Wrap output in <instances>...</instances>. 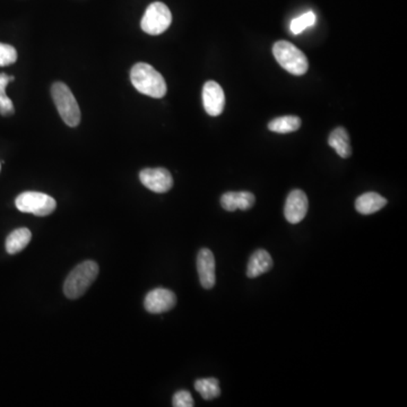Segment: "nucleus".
I'll use <instances>...</instances> for the list:
<instances>
[{
	"label": "nucleus",
	"instance_id": "3",
	"mask_svg": "<svg viewBox=\"0 0 407 407\" xmlns=\"http://www.w3.org/2000/svg\"><path fill=\"white\" fill-rule=\"evenodd\" d=\"M273 54L278 63L292 75H304L308 72L309 63L306 54L291 42H276L273 47Z\"/></svg>",
	"mask_w": 407,
	"mask_h": 407
},
{
	"label": "nucleus",
	"instance_id": "7",
	"mask_svg": "<svg viewBox=\"0 0 407 407\" xmlns=\"http://www.w3.org/2000/svg\"><path fill=\"white\" fill-rule=\"evenodd\" d=\"M139 179L147 189L154 193H167L174 186V178L165 167L144 169L139 174Z\"/></svg>",
	"mask_w": 407,
	"mask_h": 407
},
{
	"label": "nucleus",
	"instance_id": "4",
	"mask_svg": "<svg viewBox=\"0 0 407 407\" xmlns=\"http://www.w3.org/2000/svg\"><path fill=\"white\" fill-rule=\"evenodd\" d=\"M51 95L63 123L70 127L79 126L81 123V110L70 87L63 83H54L51 87Z\"/></svg>",
	"mask_w": 407,
	"mask_h": 407
},
{
	"label": "nucleus",
	"instance_id": "9",
	"mask_svg": "<svg viewBox=\"0 0 407 407\" xmlns=\"http://www.w3.org/2000/svg\"><path fill=\"white\" fill-rule=\"evenodd\" d=\"M202 105L211 117H218L225 110V92L220 84L214 81L206 82L202 87Z\"/></svg>",
	"mask_w": 407,
	"mask_h": 407
},
{
	"label": "nucleus",
	"instance_id": "10",
	"mask_svg": "<svg viewBox=\"0 0 407 407\" xmlns=\"http://www.w3.org/2000/svg\"><path fill=\"white\" fill-rule=\"evenodd\" d=\"M308 207L309 202L306 194L300 189L292 190L285 202V218L291 225H298L306 218Z\"/></svg>",
	"mask_w": 407,
	"mask_h": 407
},
{
	"label": "nucleus",
	"instance_id": "11",
	"mask_svg": "<svg viewBox=\"0 0 407 407\" xmlns=\"http://www.w3.org/2000/svg\"><path fill=\"white\" fill-rule=\"evenodd\" d=\"M197 271L199 282L204 289H213L216 282L215 278V258L211 250L202 248L197 256Z\"/></svg>",
	"mask_w": 407,
	"mask_h": 407
},
{
	"label": "nucleus",
	"instance_id": "22",
	"mask_svg": "<svg viewBox=\"0 0 407 407\" xmlns=\"http://www.w3.org/2000/svg\"><path fill=\"white\" fill-rule=\"evenodd\" d=\"M0 114L5 116V117L14 114L13 102L8 96L0 98Z\"/></svg>",
	"mask_w": 407,
	"mask_h": 407
},
{
	"label": "nucleus",
	"instance_id": "13",
	"mask_svg": "<svg viewBox=\"0 0 407 407\" xmlns=\"http://www.w3.org/2000/svg\"><path fill=\"white\" fill-rule=\"evenodd\" d=\"M273 267V259L269 251L264 249H258L250 257L247 269V276L250 278H256L260 275L265 274L271 271Z\"/></svg>",
	"mask_w": 407,
	"mask_h": 407
},
{
	"label": "nucleus",
	"instance_id": "18",
	"mask_svg": "<svg viewBox=\"0 0 407 407\" xmlns=\"http://www.w3.org/2000/svg\"><path fill=\"white\" fill-rule=\"evenodd\" d=\"M195 389L205 401H211L221 395L220 382L216 378L198 379L195 382Z\"/></svg>",
	"mask_w": 407,
	"mask_h": 407
},
{
	"label": "nucleus",
	"instance_id": "6",
	"mask_svg": "<svg viewBox=\"0 0 407 407\" xmlns=\"http://www.w3.org/2000/svg\"><path fill=\"white\" fill-rule=\"evenodd\" d=\"M171 22L172 15L169 7L165 3L155 1L147 7L145 14L143 16L140 26L143 31L147 34L158 35L169 29Z\"/></svg>",
	"mask_w": 407,
	"mask_h": 407
},
{
	"label": "nucleus",
	"instance_id": "8",
	"mask_svg": "<svg viewBox=\"0 0 407 407\" xmlns=\"http://www.w3.org/2000/svg\"><path fill=\"white\" fill-rule=\"evenodd\" d=\"M177 304V297L167 289H154L146 294L144 306L149 313H163L174 309Z\"/></svg>",
	"mask_w": 407,
	"mask_h": 407
},
{
	"label": "nucleus",
	"instance_id": "12",
	"mask_svg": "<svg viewBox=\"0 0 407 407\" xmlns=\"http://www.w3.org/2000/svg\"><path fill=\"white\" fill-rule=\"evenodd\" d=\"M255 202V195L249 191H229L221 197L222 207L227 211H248Z\"/></svg>",
	"mask_w": 407,
	"mask_h": 407
},
{
	"label": "nucleus",
	"instance_id": "20",
	"mask_svg": "<svg viewBox=\"0 0 407 407\" xmlns=\"http://www.w3.org/2000/svg\"><path fill=\"white\" fill-rule=\"evenodd\" d=\"M17 61V51L13 45L0 43V67L8 66Z\"/></svg>",
	"mask_w": 407,
	"mask_h": 407
},
{
	"label": "nucleus",
	"instance_id": "23",
	"mask_svg": "<svg viewBox=\"0 0 407 407\" xmlns=\"http://www.w3.org/2000/svg\"><path fill=\"white\" fill-rule=\"evenodd\" d=\"M10 81H14L13 76L0 74V98H6V87Z\"/></svg>",
	"mask_w": 407,
	"mask_h": 407
},
{
	"label": "nucleus",
	"instance_id": "5",
	"mask_svg": "<svg viewBox=\"0 0 407 407\" xmlns=\"http://www.w3.org/2000/svg\"><path fill=\"white\" fill-rule=\"evenodd\" d=\"M15 205L22 213H31L36 216H48L57 207L54 198L47 194L25 191L16 198Z\"/></svg>",
	"mask_w": 407,
	"mask_h": 407
},
{
	"label": "nucleus",
	"instance_id": "21",
	"mask_svg": "<svg viewBox=\"0 0 407 407\" xmlns=\"http://www.w3.org/2000/svg\"><path fill=\"white\" fill-rule=\"evenodd\" d=\"M172 405L174 407H194L195 401H194L193 396L189 392L179 390L174 395Z\"/></svg>",
	"mask_w": 407,
	"mask_h": 407
},
{
	"label": "nucleus",
	"instance_id": "16",
	"mask_svg": "<svg viewBox=\"0 0 407 407\" xmlns=\"http://www.w3.org/2000/svg\"><path fill=\"white\" fill-rule=\"evenodd\" d=\"M32 239L31 231L26 227H21L13 231L6 239V251L10 255H15L22 251Z\"/></svg>",
	"mask_w": 407,
	"mask_h": 407
},
{
	"label": "nucleus",
	"instance_id": "1",
	"mask_svg": "<svg viewBox=\"0 0 407 407\" xmlns=\"http://www.w3.org/2000/svg\"><path fill=\"white\" fill-rule=\"evenodd\" d=\"M130 79L134 87L142 94L155 98H163L167 94L165 79L149 63H136L130 72Z\"/></svg>",
	"mask_w": 407,
	"mask_h": 407
},
{
	"label": "nucleus",
	"instance_id": "19",
	"mask_svg": "<svg viewBox=\"0 0 407 407\" xmlns=\"http://www.w3.org/2000/svg\"><path fill=\"white\" fill-rule=\"evenodd\" d=\"M316 23V15L313 12L303 14L291 23V31L293 34H300L304 30L313 26Z\"/></svg>",
	"mask_w": 407,
	"mask_h": 407
},
{
	"label": "nucleus",
	"instance_id": "14",
	"mask_svg": "<svg viewBox=\"0 0 407 407\" xmlns=\"http://www.w3.org/2000/svg\"><path fill=\"white\" fill-rule=\"evenodd\" d=\"M387 205V199L377 193H366L355 200V209L362 215H370Z\"/></svg>",
	"mask_w": 407,
	"mask_h": 407
},
{
	"label": "nucleus",
	"instance_id": "2",
	"mask_svg": "<svg viewBox=\"0 0 407 407\" xmlns=\"http://www.w3.org/2000/svg\"><path fill=\"white\" fill-rule=\"evenodd\" d=\"M98 275V265L93 260H85L76 266L63 283V293L75 300L85 294Z\"/></svg>",
	"mask_w": 407,
	"mask_h": 407
},
{
	"label": "nucleus",
	"instance_id": "15",
	"mask_svg": "<svg viewBox=\"0 0 407 407\" xmlns=\"http://www.w3.org/2000/svg\"><path fill=\"white\" fill-rule=\"evenodd\" d=\"M328 144L342 158H348L352 154L350 136L343 127H337L329 135Z\"/></svg>",
	"mask_w": 407,
	"mask_h": 407
},
{
	"label": "nucleus",
	"instance_id": "17",
	"mask_svg": "<svg viewBox=\"0 0 407 407\" xmlns=\"http://www.w3.org/2000/svg\"><path fill=\"white\" fill-rule=\"evenodd\" d=\"M300 127V118L297 116H284L271 121L269 125V129L274 133L289 134L297 132Z\"/></svg>",
	"mask_w": 407,
	"mask_h": 407
}]
</instances>
